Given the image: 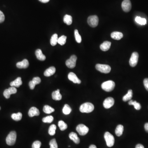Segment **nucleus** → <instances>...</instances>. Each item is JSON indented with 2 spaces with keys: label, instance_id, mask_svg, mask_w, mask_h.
Instances as JSON below:
<instances>
[{
  "label": "nucleus",
  "instance_id": "f257e3e1",
  "mask_svg": "<svg viewBox=\"0 0 148 148\" xmlns=\"http://www.w3.org/2000/svg\"><path fill=\"white\" fill-rule=\"evenodd\" d=\"M94 109V106L93 104L90 103H86L83 104L80 106L79 110L82 113H89L93 112Z\"/></svg>",
  "mask_w": 148,
  "mask_h": 148
},
{
  "label": "nucleus",
  "instance_id": "f03ea898",
  "mask_svg": "<svg viewBox=\"0 0 148 148\" xmlns=\"http://www.w3.org/2000/svg\"><path fill=\"white\" fill-rule=\"evenodd\" d=\"M115 86V82L112 80L106 81L102 84L101 87L103 90L107 92H111L113 90Z\"/></svg>",
  "mask_w": 148,
  "mask_h": 148
},
{
  "label": "nucleus",
  "instance_id": "7ed1b4c3",
  "mask_svg": "<svg viewBox=\"0 0 148 148\" xmlns=\"http://www.w3.org/2000/svg\"><path fill=\"white\" fill-rule=\"evenodd\" d=\"M17 139V133L16 132L11 131L6 137V142L7 144L9 146L14 145L16 142Z\"/></svg>",
  "mask_w": 148,
  "mask_h": 148
},
{
  "label": "nucleus",
  "instance_id": "20e7f679",
  "mask_svg": "<svg viewBox=\"0 0 148 148\" xmlns=\"http://www.w3.org/2000/svg\"><path fill=\"white\" fill-rule=\"evenodd\" d=\"M104 138L107 146L108 147H111L113 146L115 142V137L113 136V135H112L108 132H107L105 133Z\"/></svg>",
  "mask_w": 148,
  "mask_h": 148
},
{
  "label": "nucleus",
  "instance_id": "39448f33",
  "mask_svg": "<svg viewBox=\"0 0 148 148\" xmlns=\"http://www.w3.org/2000/svg\"><path fill=\"white\" fill-rule=\"evenodd\" d=\"M96 68L100 72L105 74L109 73L111 70L110 66L104 64H97L96 65Z\"/></svg>",
  "mask_w": 148,
  "mask_h": 148
},
{
  "label": "nucleus",
  "instance_id": "423d86ee",
  "mask_svg": "<svg viewBox=\"0 0 148 148\" xmlns=\"http://www.w3.org/2000/svg\"><path fill=\"white\" fill-rule=\"evenodd\" d=\"M88 24L90 26L96 27L98 25L99 19L96 15H93L89 17L87 20Z\"/></svg>",
  "mask_w": 148,
  "mask_h": 148
},
{
  "label": "nucleus",
  "instance_id": "0eeeda50",
  "mask_svg": "<svg viewBox=\"0 0 148 148\" xmlns=\"http://www.w3.org/2000/svg\"><path fill=\"white\" fill-rule=\"evenodd\" d=\"M76 130L80 135H86L89 132V128L84 125L81 124L77 125L76 127Z\"/></svg>",
  "mask_w": 148,
  "mask_h": 148
},
{
  "label": "nucleus",
  "instance_id": "6e6552de",
  "mask_svg": "<svg viewBox=\"0 0 148 148\" xmlns=\"http://www.w3.org/2000/svg\"><path fill=\"white\" fill-rule=\"evenodd\" d=\"M77 60V57L75 55L71 56L70 58L66 60L65 64L66 66L69 68H74L76 66V61Z\"/></svg>",
  "mask_w": 148,
  "mask_h": 148
},
{
  "label": "nucleus",
  "instance_id": "1a4fd4ad",
  "mask_svg": "<svg viewBox=\"0 0 148 148\" xmlns=\"http://www.w3.org/2000/svg\"><path fill=\"white\" fill-rule=\"evenodd\" d=\"M139 54L137 52H134L132 54L130 59L129 64L132 67L136 66L138 63Z\"/></svg>",
  "mask_w": 148,
  "mask_h": 148
},
{
  "label": "nucleus",
  "instance_id": "9d476101",
  "mask_svg": "<svg viewBox=\"0 0 148 148\" xmlns=\"http://www.w3.org/2000/svg\"><path fill=\"white\" fill-rule=\"evenodd\" d=\"M115 104V100L112 97H109L105 99L103 102V106L105 108L109 109L112 107Z\"/></svg>",
  "mask_w": 148,
  "mask_h": 148
},
{
  "label": "nucleus",
  "instance_id": "9b49d317",
  "mask_svg": "<svg viewBox=\"0 0 148 148\" xmlns=\"http://www.w3.org/2000/svg\"><path fill=\"white\" fill-rule=\"evenodd\" d=\"M122 8L124 12H129L131 9L132 5L130 0H124L122 4Z\"/></svg>",
  "mask_w": 148,
  "mask_h": 148
},
{
  "label": "nucleus",
  "instance_id": "f8f14e48",
  "mask_svg": "<svg viewBox=\"0 0 148 148\" xmlns=\"http://www.w3.org/2000/svg\"><path fill=\"white\" fill-rule=\"evenodd\" d=\"M68 78L69 80L72 81L75 84H80L81 83V80L77 77V75L73 72L69 73L68 75Z\"/></svg>",
  "mask_w": 148,
  "mask_h": 148
},
{
  "label": "nucleus",
  "instance_id": "ddd939ff",
  "mask_svg": "<svg viewBox=\"0 0 148 148\" xmlns=\"http://www.w3.org/2000/svg\"><path fill=\"white\" fill-rule=\"evenodd\" d=\"M29 62L28 60L25 59L22 61L17 63L16 64V66L18 68L20 69L22 68H26L29 67Z\"/></svg>",
  "mask_w": 148,
  "mask_h": 148
},
{
  "label": "nucleus",
  "instance_id": "4468645a",
  "mask_svg": "<svg viewBox=\"0 0 148 148\" xmlns=\"http://www.w3.org/2000/svg\"><path fill=\"white\" fill-rule=\"evenodd\" d=\"M39 111L38 109L35 107H32L30 109L28 113L29 116L31 117H34V116H38L39 115Z\"/></svg>",
  "mask_w": 148,
  "mask_h": 148
},
{
  "label": "nucleus",
  "instance_id": "2eb2a0df",
  "mask_svg": "<svg viewBox=\"0 0 148 148\" xmlns=\"http://www.w3.org/2000/svg\"><path fill=\"white\" fill-rule=\"evenodd\" d=\"M56 69L54 67H51L48 69H46L45 71H44V75L46 77H50L51 75H53L54 73H55Z\"/></svg>",
  "mask_w": 148,
  "mask_h": 148
},
{
  "label": "nucleus",
  "instance_id": "dca6fc26",
  "mask_svg": "<svg viewBox=\"0 0 148 148\" xmlns=\"http://www.w3.org/2000/svg\"><path fill=\"white\" fill-rule=\"evenodd\" d=\"M69 137L71 140H72L76 144H79L80 143V139L75 132H71L69 135Z\"/></svg>",
  "mask_w": 148,
  "mask_h": 148
},
{
  "label": "nucleus",
  "instance_id": "f3484780",
  "mask_svg": "<svg viewBox=\"0 0 148 148\" xmlns=\"http://www.w3.org/2000/svg\"><path fill=\"white\" fill-rule=\"evenodd\" d=\"M22 78L20 77H19L10 83V85L11 86L18 88L22 85Z\"/></svg>",
  "mask_w": 148,
  "mask_h": 148
},
{
  "label": "nucleus",
  "instance_id": "a211bd4d",
  "mask_svg": "<svg viewBox=\"0 0 148 148\" xmlns=\"http://www.w3.org/2000/svg\"><path fill=\"white\" fill-rule=\"evenodd\" d=\"M52 98L55 100H60L62 99V96L60 93V90L57 89L52 93Z\"/></svg>",
  "mask_w": 148,
  "mask_h": 148
},
{
  "label": "nucleus",
  "instance_id": "6ab92c4d",
  "mask_svg": "<svg viewBox=\"0 0 148 148\" xmlns=\"http://www.w3.org/2000/svg\"><path fill=\"white\" fill-rule=\"evenodd\" d=\"M111 45V43L110 42L105 41L100 45V48L103 51H107L110 48Z\"/></svg>",
  "mask_w": 148,
  "mask_h": 148
},
{
  "label": "nucleus",
  "instance_id": "aec40b11",
  "mask_svg": "<svg viewBox=\"0 0 148 148\" xmlns=\"http://www.w3.org/2000/svg\"><path fill=\"white\" fill-rule=\"evenodd\" d=\"M36 55L37 58H38L39 60L43 61L46 59L45 56L43 54L41 49H38L36 51Z\"/></svg>",
  "mask_w": 148,
  "mask_h": 148
},
{
  "label": "nucleus",
  "instance_id": "412c9836",
  "mask_svg": "<svg viewBox=\"0 0 148 148\" xmlns=\"http://www.w3.org/2000/svg\"><path fill=\"white\" fill-rule=\"evenodd\" d=\"M111 36L113 39L120 40L123 37V34L119 32H113L111 34Z\"/></svg>",
  "mask_w": 148,
  "mask_h": 148
},
{
  "label": "nucleus",
  "instance_id": "4be33fe9",
  "mask_svg": "<svg viewBox=\"0 0 148 148\" xmlns=\"http://www.w3.org/2000/svg\"><path fill=\"white\" fill-rule=\"evenodd\" d=\"M124 127L122 125H119L116 127L115 130L116 134L118 137H120L123 134Z\"/></svg>",
  "mask_w": 148,
  "mask_h": 148
},
{
  "label": "nucleus",
  "instance_id": "5701e85b",
  "mask_svg": "<svg viewBox=\"0 0 148 148\" xmlns=\"http://www.w3.org/2000/svg\"><path fill=\"white\" fill-rule=\"evenodd\" d=\"M132 97V90H129L128 91L127 93L123 96V100L124 102H126L128 100H131Z\"/></svg>",
  "mask_w": 148,
  "mask_h": 148
},
{
  "label": "nucleus",
  "instance_id": "b1692460",
  "mask_svg": "<svg viewBox=\"0 0 148 148\" xmlns=\"http://www.w3.org/2000/svg\"><path fill=\"white\" fill-rule=\"evenodd\" d=\"M63 22H64V23L67 24L68 25H70L72 23V17L69 15H65V16H64V18H63Z\"/></svg>",
  "mask_w": 148,
  "mask_h": 148
},
{
  "label": "nucleus",
  "instance_id": "393cba45",
  "mask_svg": "<svg viewBox=\"0 0 148 148\" xmlns=\"http://www.w3.org/2000/svg\"><path fill=\"white\" fill-rule=\"evenodd\" d=\"M129 105H130L134 106V108L137 110H140L141 108V106L140 105V103H137V102L136 101H133L132 100H130L129 102L128 103Z\"/></svg>",
  "mask_w": 148,
  "mask_h": 148
},
{
  "label": "nucleus",
  "instance_id": "a878e982",
  "mask_svg": "<svg viewBox=\"0 0 148 148\" xmlns=\"http://www.w3.org/2000/svg\"><path fill=\"white\" fill-rule=\"evenodd\" d=\"M58 37L57 34H54L52 36L50 39V43L51 45L53 46H55L58 43Z\"/></svg>",
  "mask_w": 148,
  "mask_h": 148
},
{
  "label": "nucleus",
  "instance_id": "bb28decb",
  "mask_svg": "<svg viewBox=\"0 0 148 148\" xmlns=\"http://www.w3.org/2000/svg\"><path fill=\"white\" fill-rule=\"evenodd\" d=\"M43 110L45 113L50 114L51 113L53 112L55 110L53 108L51 107L50 106L48 105H46L44 107Z\"/></svg>",
  "mask_w": 148,
  "mask_h": 148
},
{
  "label": "nucleus",
  "instance_id": "cd10ccee",
  "mask_svg": "<svg viewBox=\"0 0 148 148\" xmlns=\"http://www.w3.org/2000/svg\"><path fill=\"white\" fill-rule=\"evenodd\" d=\"M22 115L21 112H18L17 113H14L12 114L11 117L14 120L16 121H19L22 119Z\"/></svg>",
  "mask_w": 148,
  "mask_h": 148
},
{
  "label": "nucleus",
  "instance_id": "c85d7f7f",
  "mask_svg": "<svg viewBox=\"0 0 148 148\" xmlns=\"http://www.w3.org/2000/svg\"><path fill=\"white\" fill-rule=\"evenodd\" d=\"M72 111V109L69 105L68 104H65L64 105L63 109V112L64 115H68Z\"/></svg>",
  "mask_w": 148,
  "mask_h": 148
},
{
  "label": "nucleus",
  "instance_id": "c756f323",
  "mask_svg": "<svg viewBox=\"0 0 148 148\" xmlns=\"http://www.w3.org/2000/svg\"><path fill=\"white\" fill-rule=\"evenodd\" d=\"M137 23L142 25H144L146 24V20L145 18H142L139 17H137L135 19Z\"/></svg>",
  "mask_w": 148,
  "mask_h": 148
},
{
  "label": "nucleus",
  "instance_id": "7c9ffc66",
  "mask_svg": "<svg viewBox=\"0 0 148 148\" xmlns=\"http://www.w3.org/2000/svg\"><path fill=\"white\" fill-rule=\"evenodd\" d=\"M58 125L61 131H64L67 128V124L63 120H60L58 123Z\"/></svg>",
  "mask_w": 148,
  "mask_h": 148
},
{
  "label": "nucleus",
  "instance_id": "2f4dec72",
  "mask_svg": "<svg viewBox=\"0 0 148 148\" xmlns=\"http://www.w3.org/2000/svg\"><path fill=\"white\" fill-rule=\"evenodd\" d=\"M56 129V125L54 124L51 125L49 128V134L51 136L54 135V134H55Z\"/></svg>",
  "mask_w": 148,
  "mask_h": 148
},
{
  "label": "nucleus",
  "instance_id": "473e14b6",
  "mask_svg": "<svg viewBox=\"0 0 148 148\" xmlns=\"http://www.w3.org/2000/svg\"><path fill=\"white\" fill-rule=\"evenodd\" d=\"M66 39H67V37L66 36H61L59 38H58V43L61 45H63L66 43Z\"/></svg>",
  "mask_w": 148,
  "mask_h": 148
},
{
  "label": "nucleus",
  "instance_id": "72a5a7b5",
  "mask_svg": "<svg viewBox=\"0 0 148 148\" xmlns=\"http://www.w3.org/2000/svg\"><path fill=\"white\" fill-rule=\"evenodd\" d=\"M75 36L77 42L79 43H81L82 42V38L80 34H79L77 30L76 29L75 30Z\"/></svg>",
  "mask_w": 148,
  "mask_h": 148
},
{
  "label": "nucleus",
  "instance_id": "f704fd0d",
  "mask_svg": "<svg viewBox=\"0 0 148 148\" xmlns=\"http://www.w3.org/2000/svg\"><path fill=\"white\" fill-rule=\"evenodd\" d=\"M53 120V117L52 116H49L43 118L42 119L43 122L45 123H51Z\"/></svg>",
  "mask_w": 148,
  "mask_h": 148
},
{
  "label": "nucleus",
  "instance_id": "c9c22d12",
  "mask_svg": "<svg viewBox=\"0 0 148 148\" xmlns=\"http://www.w3.org/2000/svg\"><path fill=\"white\" fill-rule=\"evenodd\" d=\"M49 145L50 146V148H58L57 143L56 142V140L55 139H51L49 142Z\"/></svg>",
  "mask_w": 148,
  "mask_h": 148
},
{
  "label": "nucleus",
  "instance_id": "e433bc0d",
  "mask_svg": "<svg viewBox=\"0 0 148 148\" xmlns=\"http://www.w3.org/2000/svg\"><path fill=\"white\" fill-rule=\"evenodd\" d=\"M41 146V142L39 141H36L33 143L32 148H40Z\"/></svg>",
  "mask_w": 148,
  "mask_h": 148
},
{
  "label": "nucleus",
  "instance_id": "4c0bfd02",
  "mask_svg": "<svg viewBox=\"0 0 148 148\" xmlns=\"http://www.w3.org/2000/svg\"><path fill=\"white\" fill-rule=\"evenodd\" d=\"M8 91H9L10 94H13L16 93L17 92V89L16 88L13 86H11V87L8 88Z\"/></svg>",
  "mask_w": 148,
  "mask_h": 148
},
{
  "label": "nucleus",
  "instance_id": "58836bf2",
  "mask_svg": "<svg viewBox=\"0 0 148 148\" xmlns=\"http://www.w3.org/2000/svg\"><path fill=\"white\" fill-rule=\"evenodd\" d=\"M32 81H33V82L36 85L40 84L41 80V78H39V77H35L33 78Z\"/></svg>",
  "mask_w": 148,
  "mask_h": 148
},
{
  "label": "nucleus",
  "instance_id": "ea45409f",
  "mask_svg": "<svg viewBox=\"0 0 148 148\" xmlns=\"http://www.w3.org/2000/svg\"><path fill=\"white\" fill-rule=\"evenodd\" d=\"M10 95H11L9 93L8 89H6L4 91V92H3V96L6 99L9 98H10Z\"/></svg>",
  "mask_w": 148,
  "mask_h": 148
},
{
  "label": "nucleus",
  "instance_id": "a19ab883",
  "mask_svg": "<svg viewBox=\"0 0 148 148\" xmlns=\"http://www.w3.org/2000/svg\"><path fill=\"white\" fill-rule=\"evenodd\" d=\"M5 17L4 14L0 10V23H2L5 20Z\"/></svg>",
  "mask_w": 148,
  "mask_h": 148
},
{
  "label": "nucleus",
  "instance_id": "79ce46f5",
  "mask_svg": "<svg viewBox=\"0 0 148 148\" xmlns=\"http://www.w3.org/2000/svg\"><path fill=\"white\" fill-rule=\"evenodd\" d=\"M144 84L146 90L148 91V78H146L144 79Z\"/></svg>",
  "mask_w": 148,
  "mask_h": 148
},
{
  "label": "nucleus",
  "instance_id": "37998d69",
  "mask_svg": "<svg viewBox=\"0 0 148 148\" xmlns=\"http://www.w3.org/2000/svg\"><path fill=\"white\" fill-rule=\"evenodd\" d=\"M29 86L31 90H33L35 87V86L36 85L33 82L32 80V81H30L29 82Z\"/></svg>",
  "mask_w": 148,
  "mask_h": 148
},
{
  "label": "nucleus",
  "instance_id": "c03bdc74",
  "mask_svg": "<svg viewBox=\"0 0 148 148\" xmlns=\"http://www.w3.org/2000/svg\"><path fill=\"white\" fill-rule=\"evenodd\" d=\"M135 148H144V147L142 144H138L136 145Z\"/></svg>",
  "mask_w": 148,
  "mask_h": 148
},
{
  "label": "nucleus",
  "instance_id": "a18cd8bd",
  "mask_svg": "<svg viewBox=\"0 0 148 148\" xmlns=\"http://www.w3.org/2000/svg\"><path fill=\"white\" fill-rule=\"evenodd\" d=\"M144 128L145 130L147 132H148V123H146L144 125Z\"/></svg>",
  "mask_w": 148,
  "mask_h": 148
},
{
  "label": "nucleus",
  "instance_id": "49530a36",
  "mask_svg": "<svg viewBox=\"0 0 148 148\" xmlns=\"http://www.w3.org/2000/svg\"><path fill=\"white\" fill-rule=\"evenodd\" d=\"M39 1H41L42 3H46L49 2L50 0H39Z\"/></svg>",
  "mask_w": 148,
  "mask_h": 148
},
{
  "label": "nucleus",
  "instance_id": "de8ad7c7",
  "mask_svg": "<svg viewBox=\"0 0 148 148\" xmlns=\"http://www.w3.org/2000/svg\"><path fill=\"white\" fill-rule=\"evenodd\" d=\"M89 148H97V147L95 145H91Z\"/></svg>",
  "mask_w": 148,
  "mask_h": 148
},
{
  "label": "nucleus",
  "instance_id": "09e8293b",
  "mask_svg": "<svg viewBox=\"0 0 148 148\" xmlns=\"http://www.w3.org/2000/svg\"><path fill=\"white\" fill-rule=\"evenodd\" d=\"M0 110H1V107H0Z\"/></svg>",
  "mask_w": 148,
  "mask_h": 148
}]
</instances>
